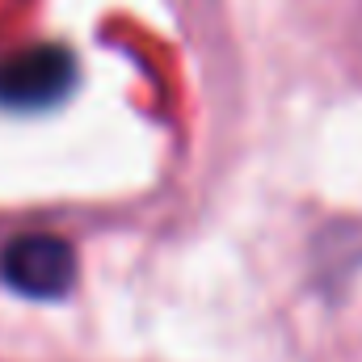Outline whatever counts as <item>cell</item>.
I'll use <instances>...</instances> for the list:
<instances>
[{
	"label": "cell",
	"instance_id": "obj_1",
	"mask_svg": "<svg viewBox=\"0 0 362 362\" xmlns=\"http://www.w3.org/2000/svg\"><path fill=\"white\" fill-rule=\"evenodd\" d=\"M72 85H76V59L55 42H34L0 59V110L13 114L51 110L72 93Z\"/></svg>",
	"mask_w": 362,
	"mask_h": 362
},
{
	"label": "cell",
	"instance_id": "obj_2",
	"mask_svg": "<svg viewBox=\"0 0 362 362\" xmlns=\"http://www.w3.org/2000/svg\"><path fill=\"white\" fill-rule=\"evenodd\" d=\"M0 282L25 299H59L76 282V249L51 232L13 236L0 249Z\"/></svg>",
	"mask_w": 362,
	"mask_h": 362
}]
</instances>
